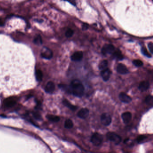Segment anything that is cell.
I'll return each mask as SVG.
<instances>
[{
    "instance_id": "30bf717a",
    "label": "cell",
    "mask_w": 153,
    "mask_h": 153,
    "mask_svg": "<svg viewBox=\"0 0 153 153\" xmlns=\"http://www.w3.org/2000/svg\"><path fill=\"white\" fill-rule=\"evenodd\" d=\"M121 117L123 119V123L125 124H128L131 120L132 115L130 112H125L122 114Z\"/></svg>"
},
{
    "instance_id": "cb8c5ba5",
    "label": "cell",
    "mask_w": 153,
    "mask_h": 153,
    "mask_svg": "<svg viewBox=\"0 0 153 153\" xmlns=\"http://www.w3.org/2000/svg\"><path fill=\"white\" fill-rule=\"evenodd\" d=\"M59 88L61 89L62 90L64 91L65 92H67V93H70V88L69 86L65 85H59Z\"/></svg>"
},
{
    "instance_id": "2e32d148",
    "label": "cell",
    "mask_w": 153,
    "mask_h": 153,
    "mask_svg": "<svg viewBox=\"0 0 153 153\" xmlns=\"http://www.w3.org/2000/svg\"><path fill=\"white\" fill-rule=\"evenodd\" d=\"M63 103L65 107H68L69 109H70L71 110L73 111H76L77 109L78 108L77 107L74 106V105H72L67 99H64L63 101Z\"/></svg>"
},
{
    "instance_id": "4316f807",
    "label": "cell",
    "mask_w": 153,
    "mask_h": 153,
    "mask_svg": "<svg viewBox=\"0 0 153 153\" xmlns=\"http://www.w3.org/2000/svg\"><path fill=\"white\" fill-rule=\"evenodd\" d=\"M146 138H147V137L145 135H140L139 136H138V137H137V141L138 143H141V142H142V141H144L145 139H146Z\"/></svg>"
},
{
    "instance_id": "d6a6232c",
    "label": "cell",
    "mask_w": 153,
    "mask_h": 153,
    "mask_svg": "<svg viewBox=\"0 0 153 153\" xmlns=\"http://www.w3.org/2000/svg\"><path fill=\"white\" fill-rule=\"evenodd\" d=\"M129 138H127V139H125V140L124 141V143H126L127 142L129 141Z\"/></svg>"
},
{
    "instance_id": "ac0fdd59",
    "label": "cell",
    "mask_w": 153,
    "mask_h": 153,
    "mask_svg": "<svg viewBox=\"0 0 153 153\" xmlns=\"http://www.w3.org/2000/svg\"><path fill=\"white\" fill-rule=\"evenodd\" d=\"M47 118L49 120L54 122H58L60 120V118L59 116L54 115H48L47 116Z\"/></svg>"
},
{
    "instance_id": "83f0119b",
    "label": "cell",
    "mask_w": 153,
    "mask_h": 153,
    "mask_svg": "<svg viewBox=\"0 0 153 153\" xmlns=\"http://www.w3.org/2000/svg\"><path fill=\"white\" fill-rule=\"evenodd\" d=\"M74 34V31L71 28H69L66 31L65 35L67 37H71Z\"/></svg>"
},
{
    "instance_id": "52a82bcc",
    "label": "cell",
    "mask_w": 153,
    "mask_h": 153,
    "mask_svg": "<svg viewBox=\"0 0 153 153\" xmlns=\"http://www.w3.org/2000/svg\"><path fill=\"white\" fill-rule=\"evenodd\" d=\"M89 111L86 108H83L79 111L77 114V116L79 118L82 119H85L89 115Z\"/></svg>"
},
{
    "instance_id": "7402d4cb",
    "label": "cell",
    "mask_w": 153,
    "mask_h": 153,
    "mask_svg": "<svg viewBox=\"0 0 153 153\" xmlns=\"http://www.w3.org/2000/svg\"><path fill=\"white\" fill-rule=\"evenodd\" d=\"M36 80L40 82V81L42 80L43 76V73L41 70H37L36 72Z\"/></svg>"
},
{
    "instance_id": "484cf974",
    "label": "cell",
    "mask_w": 153,
    "mask_h": 153,
    "mask_svg": "<svg viewBox=\"0 0 153 153\" xmlns=\"http://www.w3.org/2000/svg\"><path fill=\"white\" fill-rule=\"evenodd\" d=\"M133 64L137 67H141L143 65V62L139 59H136L133 60Z\"/></svg>"
},
{
    "instance_id": "f546056e",
    "label": "cell",
    "mask_w": 153,
    "mask_h": 153,
    "mask_svg": "<svg viewBox=\"0 0 153 153\" xmlns=\"http://www.w3.org/2000/svg\"><path fill=\"white\" fill-rule=\"evenodd\" d=\"M148 48L149 49V50L151 53V54H152L153 53V44L152 42H150L149 43V44L148 45Z\"/></svg>"
},
{
    "instance_id": "3957f363",
    "label": "cell",
    "mask_w": 153,
    "mask_h": 153,
    "mask_svg": "<svg viewBox=\"0 0 153 153\" xmlns=\"http://www.w3.org/2000/svg\"><path fill=\"white\" fill-rule=\"evenodd\" d=\"M103 136L100 133H93L91 138V141L95 146H99L103 142Z\"/></svg>"
},
{
    "instance_id": "4dcf8cb0",
    "label": "cell",
    "mask_w": 153,
    "mask_h": 153,
    "mask_svg": "<svg viewBox=\"0 0 153 153\" xmlns=\"http://www.w3.org/2000/svg\"><path fill=\"white\" fill-rule=\"evenodd\" d=\"M89 28V25L85 23L84 24H83L82 25V30H83L85 31L86 30L88 29Z\"/></svg>"
},
{
    "instance_id": "4fadbf2b",
    "label": "cell",
    "mask_w": 153,
    "mask_h": 153,
    "mask_svg": "<svg viewBox=\"0 0 153 153\" xmlns=\"http://www.w3.org/2000/svg\"><path fill=\"white\" fill-rule=\"evenodd\" d=\"M16 101L15 99L13 98L10 97L6 99L4 101V106L6 107L10 108L14 106L16 104Z\"/></svg>"
},
{
    "instance_id": "6da1fadb",
    "label": "cell",
    "mask_w": 153,
    "mask_h": 153,
    "mask_svg": "<svg viewBox=\"0 0 153 153\" xmlns=\"http://www.w3.org/2000/svg\"><path fill=\"white\" fill-rule=\"evenodd\" d=\"M70 93L75 97H81L84 94L85 88L82 83L78 80H74L71 81L69 85Z\"/></svg>"
},
{
    "instance_id": "1f68e13d",
    "label": "cell",
    "mask_w": 153,
    "mask_h": 153,
    "mask_svg": "<svg viewBox=\"0 0 153 153\" xmlns=\"http://www.w3.org/2000/svg\"><path fill=\"white\" fill-rule=\"evenodd\" d=\"M4 25V23L2 20H0V26H3Z\"/></svg>"
},
{
    "instance_id": "603a6c76",
    "label": "cell",
    "mask_w": 153,
    "mask_h": 153,
    "mask_svg": "<svg viewBox=\"0 0 153 153\" xmlns=\"http://www.w3.org/2000/svg\"><path fill=\"white\" fill-rule=\"evenodd\" d=\"M34 43L37 45H40L42 44V40L40 35L36 36V37L34 40Z\"/></svg>"
},
{
    "instance_id": "5b68a950",
    "label": "cell",
    "mask_w": 153,
    "mask_h": 153,
    "mask_svg": "<svg viewBox=\"0 0 153 153\" xmlns=\"http://www.w3.org/2000/svg\"><path fill=\"white\" fill-rule=\"evenodd\" d=\"M101 120L103 125L107 126L111 124L112 122V119L109 114L104 113H103L101 115Z\"/></svg>"
},
{
    "instance_id": "8fae6325",
    "label": "cell",
    "mask_w": 153,
    "mask_h": 153,
    "mask_svg": "<svg viewBox=\"0 0 153 153\" xmlns=\"http://www.w3.org/2000/svg\"><path fill=\"white\" fill-rule=\"evenodd\" d=\"M111 71L108 68L103 70L101 72V76L102 77L103 81H108L111 77Z\"/></svg>"
},
{
    "instance_id": "d4e9b609",
    "label": "cell",
    "mask_w": 153,
    "mask_h": 153,
    "mask_svg": "<svg viewBox=\"0 0 153 153\" xmlns=\"http://www.w3.org/2000/svg\"><path fill=\"white\" fill-rule=\"evenodd\" d=\"M141 52L142 53V54H143L144 55H145V56L149 58H151V56L149 54V52H148V51L147 50L146 48H145V47H142L141 48Z\"/></svg>"
},
{
    "instance_id": "d6986e66",
    "label": "cell",
    "mask_w": 153,
    "mask_h": 153,
    "mask_svg": "<svg viewBox=\"0 0 153 153\" xmlns=\"http://www.w3.org/2000/svg\"><path fill=\"white\" fill-rule=\"evenodd\" d=\"M108 63L107 61L106 60H103L99 64V69L103 71L105 69L107 68V67L108 66Z\"/></svg>"
},
{
    "instance_id": "9a60e30c",
    "label": "cell",
    "mask_w": 153,
    "mask_h": 153,
    "mask_svg": "<svg viewBox=\"0 0 153 153\" xmlns=\"http://www.w3.org/2000/svg\"><path fill=\"white\" fill-rule=\"evenodd\" d=\"M149 83L147 81H143L140 83L138 89L141 92H145L149 88Z\"/></svg>"
},
{
    "instance_id": "e0dca14e",
    "label": "cell",
    "mask_w": 153,
    "mask_h": 153,
    "mask_svg": "<svg viewBox=\"0 0 153 153\" xmlns=\"http://www.w3.org/2000/svg\"><path fill=\"white\" fill-rule=\"evenodd\" d=\"M112 57L114 59H116L119 60H122L124 58L121 51L119 50H115L112 54Z\"/></svg>"
},
{
    "instance_id": "44dd1931",
    "label": "cell",
    "mask_w": 153,
    "mask_h": 153,
    "mask_svg": "<svg viewBox=\"0 0 153 153\" xmlns=\"http://www.w3.org/2000/svg\"><path fill=\"white\" fill-rule=\"evenodd\" d=\"M145 101L147 104V105H149V106H152L153 104V96L152 95H150L147 96V97H145Z\"/></svg>"
},
{
    "instance_id": "ba28073f",
    "label": "cell",
    "mask_w": 153,
    "mask_h": 153,
    "mask_svg": "<svg viewBox=\"0 0 153 153\" xmlns=\"http://www.w3.org/2000/svg\"><path fill=\"white\" fill-rule=\"evenodd\" d=\"M119 99L122 102L125 103H130L132 100V99L131 97L127 95L126 93L123 92L120 93L119 95Z\"/></svg>"
},
{
    "instance_id": "f1b7e54d",
    "label": "cell",
    "mask_w": 153,
    "mask_h": 153,
    "mask_svg": "<svg viewBox=\"0 0 153 153\" xmlns=\"http://www.w3.org/2000/svg\"><path fill=\"white\" fill-rule=\"evenodd\" d=\"M33 115L35 118V119H36L38 120H41V116L39 113L37 112H35L33 113Z\"/></svg>"
},
{
    "instance_id": "9c48e42d",
    "label": "cell",
    "mask_w": 153,
    "mask_h": 153,
    "mask_svg": "<svg viewBox=\"0 0 153 153\" xmlns=\"http://www.w3.org/2000/svg\"><path fill=\"white\" fill-rule=\"evenodd\" d=\"M117 71L122 75H125L129 73V70L127 69V67L122 63H119L118 65Z\"/></svg>"
},
{
    "instance_id": "7a4b0ae2",
    "label": "cell",
    "mask_w": 153,
    "mask_h": 153,
    "mask_svg": "<svg viewBox=\"0 0 153 153\" xmlns=\"http://www.w3.org/2000/svg\"><path fill=\"white\" fill-rule=\"evenodd\" d=\"M106 136L107 139L113 142L116 145H119L122 141L121 137L113 132H108L106 134Z\"/></svg>"
},
{
    "instance_id": "5bb4252c",
    "label": "cell",
    "mask_w": 153,
    "mask_h": 153,
    "mask_svg": "<svg viewBox=\"0 0 153 153\" xmlns=\"http://www.w3.org/2000/svg\"><path fill=\"white\" fill-rule=\"evenodd\" d=\"M55 84L53 82L49 81L47 83L46 86L45 87V91L46 93H52L55 90Z\"/></svg>"
},
{
    "instance_id": "277c9868",
    "label": "cell",
    "mask_w": 153,
    "mask_h": 153,
    "mask_svg": "<svg viewBox=\"0 0 153 153\" xmlns=\"http://www.w3.org/2000/svg\"><path fill=\"white\" fill-rule=\"evenodd\" d=\"M115 48L114 46L111 44H106L101 49L102 54L104 55L112 54L115 51Z\"/></svg>"
},
{
    "instance_id": "ffe728a7",
    "label": "cell",
    "mask_w": 153,
    "mask_h": 153,
    "mask_svg": "<svg viewBox=\"0 0 153 153\" xmlns=\"http://www.w3.org/2000/svg\"><path fill=\"white\" fill-rule=\"evenodd\" d=\"M73 123L72 121L70 119H67L65 122L64 127L66 129H70L73 127Z\"/></svg>"
},
{
    "instance_id": "8992f818",
    "label": "cell",
    "mask_w": 153,
    "mask_h": 153,
    "mask_svg": "<svg viewBox=\"0 0 153 153\" xmlns=\"http://www.w3.org/2000/svg\"><path fill=\"white\" fill-rule=\"evenodd\" d=\"M53 56V53L49 48L44 47L43 48L41 52V56L46 59H50Z\"/></svg>"
},
{
    "instance_id": "7c38bea8",
    "label": "cell",
    "mask_w": 153,
    "mask_h": 153,
    "mask_svg": "<svg viewBox=\"0 0 153 153\" xmlns=\"http://www.w3.org/2000/svg\"><path fill=\"white\" fill-rule=\"evenodd\" d=\"M83 53L82 51H77L74 53L71 56V59L73 61H80L83 59Z\"/></svg>"
}]
</instances>
